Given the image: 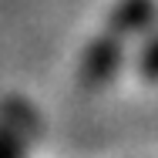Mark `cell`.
<instances>
[{
    "instance_id": "cell-2",
    "label": "cell",
    "mask_w": 158,
    "mask_h": 158,
    "mask_svg": "<svg viewBox=\"0 0 158 158\" xmlns=\"http://www.w3.org/2000/svg\"><path fill=\"white\" fill-rule=\"evenodd\" d=\"M158 17V0H114L108 17H104V31H111L121 40L141 37L155 24Z\"/></svg>"
},
{
    "instance_id": "cell-1",
    "label": "cell",
    "mask_w": 158,
    "mask_h": 158,
    "mask_svg": "<svg viewBox=\"0 0 158 158\" xmlns=\"http://www.w3.org/2000/svg\"><path fill=\"white\" fill-rule=\"evenodd\" d=\"M125 44L128 40H121V37H114L111 31L101 27L84 44L81 61H77V81H81V88H88V91L108 88L121 74V67H125Z\"/></svg>"
},
{
    "instance_id": "cell-3",
    "label": "cell",
    "mask_w": 158,
    "mask_h": 158,
    "mask_svg": "<svg viewBox=\"0 0 158 158\" xmlns=\"http://www.w3.org/2000/svg\"><path fill=\"white\" fill-rule=\"evenodd\" d=\"M152 34H145V44H141V51H138V57H135V71L145 77V81H158V20L148 27Z\"/></svg>"
}]
</instances>
